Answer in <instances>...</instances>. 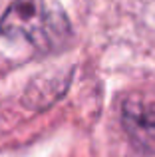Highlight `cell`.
<instances>
[{"label":"cell","mask_w":155,"mask_h":157,"mask_svg":"<svg viewBox=\"0 0 155 157\" xmlns=\"http://www.w3.org/2000/svg\"><path fill=\"white\" fill-rule=\"evenodd\" d=\"M121 123L139 153H155V105L137 96L127 98L121 105Z\"/></svg>","instance_id":"2"},{"label":"cell","mask_w":155,"mask_h":157,"mask_svg":"<svg viewBox=\"0 0 155 157\" xmlns=\"http://www.w3.org/2000/svg\"><path fill=\"white\" fill-rule=\"evenodd\" d=\"M0 34L52 52L70 38V22L52 0H14L0 16Z\"/></svg>","instance_id":"1"}]
</instances>
